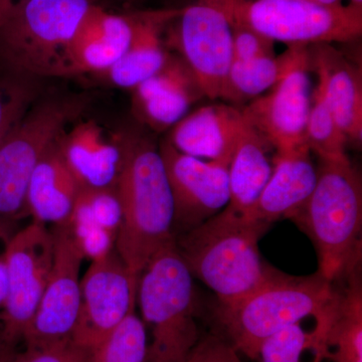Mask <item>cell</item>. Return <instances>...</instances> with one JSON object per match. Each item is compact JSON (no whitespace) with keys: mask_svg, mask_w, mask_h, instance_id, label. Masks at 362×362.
I'll list each match as a JSON object with an SVG mask.
<instances>
[{"mask_svg":"<svg viewBox=\"0 0 362 362\" xmlns=\"http://www.w3.org/2000/svg\"><path fill=\"white\" fill-rule=\"evenodd\" d=\"M310 65L293 69L267 94L252 100L240 110L247 123L276 153L307 146L305 132L311 108Z\"/></svg>","mask_w":362,"mask_h":362,"instance_id":"obj_14","label":"cell"},{"mask_svg":"<svg viewBox=\"0 0 362 362\" xmlns=\"http://www.w3.org/2000/svg\"><path fill=\"white\" fill-rule=\"evenodd\" d=\"M292 221L310 237L318 273L330 282L361 266V178L349 159L321 161L315 187Z\"/></svg>","mask_w":362,"mask_h":362,"instance_id":"obj_4","label":"cell"},{"mask_svg":"<svg viewBox=\"0 0 362 362\" xmlns=\"http://www.w3.org/2000/svg\"><path fill=\"white\" fill-rule=\"evenodd\" d=\"M347 141L349 140L340 129L322 90L317 86L305 132L307 147L310 151L315 152L321 161H344L349 159L345 151Z\"/></svg>","mask_w":362,"mask_h":362,"instance_id":"obj_28","label":"cell"},{"mask_svg":"<svg viewBox=\"0 0 362 362\" xmlns=\"http://www.w3.org/2000/svg\"><path fill=\"white\" fill-rule=\"evenodd\" d=\"M245 124L240 109L230 105H207L178 121L168 141L187 156L230 163Z\"/></svg>","mask_w":362,"mask_h":362,"instance_id":"obj_16","label":"cell"},{"mask_svg":"<svg viewBox=\"0 0 362 362\" xmlns=\"http://www.w3.org/2000/svg\"><path fill=\"white\" fill-rule=\"evenodd\" d=\"M138 276L116 249L90 262L81 278L80 311L71 337L78 346L92 351L135 311Z\"/></svg>","mask_w":362,"mask_h":362,"instance_id":"obj_11","label":"cell"},{"mask_svg":"<svg viewBox=\"0 0 362 362\" xmlns=\"http://www.w3.org/2000/svg\"><path fill=\"white\" fill-rule=\"evenodd\" d=\"M54 262L37 311L26 330V347L71 339L81 302V266L85 259L68 223L54 226Z\"/></svg>","mask_w":362,"mask_h":362,"instance_id":"obj_12","label":"cell"},{"mask_svg":"<svg viewBox=\"0 0 362 362\" xmlns=\"http://www.w3.org/2000/svg\"><path fill=\"white\" fill-rule=\"evenodd\" d=\"M361 267L347 274L346 285L338 290L337 304L325 333L331 362H362Z\"/></svg>","mask_w":362,"mask_h":362,"instance_id":"obj_25","label":"cell"},{"mask_svg":"<svg viewBox=\"0 0 362 362\" xmlns=\"http://www.w3.org/2000/svg\"><path fill=\"white\" fill-rule=\"evenodd\" d=\"M316 4L324 6H342V0H312Z\"/></svg>","mask_w":362,"mask_h":362,"instance_id":"obj_37","label":"cell"},{"mask_svg":"<svg viewBox=\"0 0 362 362\" xmlns=\"http://www.w3.org/2000/svg\"><path fill=\"white\" fill-rule=\"evenodd\" d=\"M178 11L165 8L133 13L134 30L129 47L115 65L100 75L116 87L130 90L156 75L170 57L163 33Z\"/></svg>","mask_w":362,"mask_h":362,"instance_id":"obj_20","label":"cell"},{"mask_svg":"<svg viewBox=\"0 0 362 362\" xmlns=\"http://www.w3.org/2000/svg\"><path fill=\"white\" fill-rule=\"evenodd\" d=\"M132 90L136 115L156 131L173 127L195 102L206 97L187 64L173 54L160 71Z\"/></svg>","mask_w":362,"mask_h":362,"instance_id":"obj_15","label":"cell"},{"mask_svg":"<svg viewBox=\"0 0 362 362\" xmlns=\"http://www.w3.org/2000/svg\"><path fill=\"white\" fill-rule=\"evenodd\" d=\"M308 63L309 47L301 45L289 47L279 56L271 54L247 61L233 59L223 78L218 98L235 108L245 107L271 90L293 69Z\"/></svg>","mask_w":362,"mask_h":362,"instance_id":"obj_23","label":"cell"},{"mask_svg":"<svg viewBox=\"0 0 362 362\" xmlns=\"http://www.w3.org/2000/svg\"><path fill=\"white\" fill-rule=\"evenodd\" d=\"M185 362H244L239 351L218 334L199 338Z\"/></svg>","mask_w":362,"mask_h":362,"instance_id":"obj_33","label":"cell"},{"mask_svg":"<svg viewBox=\"0 0 362 362\" xmlns=\"http://www.w3.org/2000/svg\"><path fill=\"white\" fill-rule=\"evenodd\" d=\"M308 147L276 153L273 171L247 216L271 226L280 218L292 220L315 187L317 169Z\"/></svg>","mask_w":362,"mask_h":362,"instance_id":"obj_19","label":"cell"},{"mask_svg":"<svg viewBox=\"0 0 362 362\" xmlns=\"http://www.w3.org/2000/svg\"><path fill=\"white\" fill-rule=\"evenodd\" d=\"M122 163L115 189L122 209L116 251L139 275L149 259L175 240V204L160 151L139 136L120 137Z\"/></svg>","mask_w":362,"mask_h":362,"instance_id":"obj_1","label":"cell"},{"mask_svg":"<svg viewBox=\"0 0 362 362\" xmlns=\"http://www.w3.org/2000/svg\"><path fill=\"white\" fill-rule=\"evenodd\" d=\"M134 30L133 13L116 14L90 4L78 25L70 49V74L108 71L129 47Z\"/></svg>","mask_w":362,"mask_h":362,"instance_id":"obj_17","label":"cell"},{"mask_svg":"<svg viewBox=\"0 0 362 362\" xmlns=\"http://www.w3.org/2000/svg\"><path fill=\"white\" fill-rule=\"evenodd\" d=\"M85 105L66 97L33 105L0 144V223L9 226L28 216L26 195L33 171Z\"/></svg>","mask_w":362,"mask_h":362,"instance_id":"obj_7","label":"cell"},{"mask_svg":"<svg viewBox=\"0 0 362 362\" xmlns=\"http://www.w3.org/2000/svg\"><path fill=\"white\" fill-rule=\"evenodd\" d=\"M232 1L192 0L166 28V45L178 52L211 100L220 97L232 63Z\"/></svg>","mask_w":362,"mask_h":362,"instance_id":"obj_9","label":"cell"},{"mask_svg":"<svg viewBox=\"0 0 362 362\" xmlns=\"http://www.w3.org/2000/svg\"><path fill=\"white\" fill-rule=\"evenodd\" d=\"M35 98L32 80L0 71V144L32 108Z\"/></svg>","mask_w":362,"mask_h":362,"instance_id":"obj_30","label":"cell"},{"mask_svg":"<svg viewBox=\"0 0 362 362\" xmlns=\"http://www.w3.org/2000/svg\"><path fill=\"white\" fill-rule=\"evenodd\" d=\"M21 1H23V0H0V13H4L9 7L20 4Z\"/></svg>","mask_w":362,"mask_h":362,"instance_id":"obj_36","label":"cell"},{"mask_svg":"<svg viewBox=\"0 0 362 362\" xmlns=\"http://www.w3.org/2000/svg\"><path fill=\"white\" fill-rule=\"evenodd\" d=\"M270 225L225 207L183 232L176 247L194 277L211 288L221 306L244 299L277 271L262 259L259 240Z\"/></svg>","mask_w":362,"mask_h":362,"instance_id":"obj_2","label":"cell"},{"mask_svg":"<svg viewBox=\"0 0 362 362\" xmlns=\"http://www.w3.org/2000/svg\"><path fill=\"white\" fill-rule=\"evenodd\" d=\"M11 237L8 235V226H4V223H0V238L8 240Z\"/></svg>","mask_w":362,"mask_h":362,"instance_id":"obj_38","label":"cell"},{"mask_svg":"<svg viewBox=\"0 0 362 362\" xmlns=\"http://www.w3.org/2000/svg\"><path fill=\"white\" fill-rule=\"evenodd\" d=\"M16 354L14 345L7 341L0 333V362H11Z\"/></svg>","mask_w":362,"mask_h":362,"instance_id":"obj_35","label":"cell"},{"mask_svg":"<svg viewBox=\"0 0 362 362\" xmlns=\"http://www.w3.org/2000/svg\"><path fill=\"white\" fill-rule=\"evenodd\" d=\"M90 351L71 339L39 347H26L11 362H89Z\"/></svg>","mask_w":362,"mask_h":362,"instance_id":"obj_32","label":"cell"},{"mask_svg":"<svg viewBox=\"0 0 362 362\" xmlns=\"http://www.w3.org/2000/svg\"><path fill=\"white\" fill-rule=\"evenodd\" d=\"M192 278L175 239L140 272L137 302L152 337L147 362H185L199 341Z\"/></svg>","mask_w":362,"mask_h":362,"instance_id":"obj_6","label":"cell"},{"mask_svg":"<svg viewBox=\"0 0 362 362\" xmlns=\"http://www.w3.org/2000/svg\"><path fill=\"white\" fill-rule=\"evenodd\" d=\"M175 204V226L183 232L223 211L230 201V163L181 153L168 141L160 146Z\"/></svg>","mask_w":362,"mask_h":362,"instance_id":"obj_13","label":"cell"},{"mask_svg":"<svg viewBox=\"0 0 362 362\" xmlns=\"http://www.w3.org/2000/svg\"><path fill=\"white\" fill-rule=\"evenodd\" d=\"M310 64L318 86L347 140L362 141L361 71L331 44L310 45Z\"/></svg>","mask_w":362,"mask_h":362,"instance_id":"obj_18","label":"cell"},{"mask_svg":"<svg viewBox=\"0 0 362 362\" xmlns=\"http://www.w3.org/2000/svg\"><path fill=\"white\" fill-rule=\"evenodd\" d=\"M122 209L115 187H82L68 225L73 233H110L118 235Z\"/></svg>","mask_w":362,"mask_h":362,"instance_id":"obj_27","label":"cell"},{"mask_svg":"<svg viewBox=\"0 0 362 362\" xmlns=\"http://www.w3.org/2000/svg\"><path fill=\"white\" fill-rule=\"evenodd\" d=\"M58 146L81 187H115L122 163L120 138L111 141L99 124L85 121L66 130Z\"/></svg>","mask_w":362,"mask_h":362,"instance_id":"obj_21","label":"cell"},{"mask_svg":"<svg viewBox=\"0 0 362 362\" xmlns=\"http://www.w3.org/2000/svg\"><path fill=\"white\" fill-rule=\"evenodd\" d=\"M90 0H23L0 13V71L16 78L66 77Z\"/></svg>","mask_w":362,"mask_h":362,"instance_id":"obj_5","label":"cell"},{"mask_svg":"<svg viewBox=\"0 0 362 362\" xmlns=\"http://www.w3.org/2000/svg\"><path fill=\"white\" fill-rule=\"evenodd\" d=\"M7 295V271L4 254L0 255V309L4 308Z\"/></svg>","mask_w":362,"mask_h":362,"instance_id":"obj_34","label":"cell"},{"mask_svg":"<svg viewBox=\"0 0 362 362\" xmlns=\"http://www.w3.org/2000/svg\"><path fill=\"white\" fill-rule=\"evenodd\" d=\"M233 21L289 47L346 42L362 33V8L312 0H233Z\"/></svg>","mask_w":362,"mask_h":362,"instance_id":"obj_8","label":"cell"},{"mask_svg":"<svg viewBox=\"0 0 362 362\" xmlns=\"http://www.w3.org/2000/svg\"><path fill=\"white\" fill-rule=\"evenodd\" d=\"M350 4L356 7H361L362 8V0H350Z\"/></svg>","mask_w":362,"mask_h":362,"instance_id":"obj_39","label":"cell"},{"mask_svg":"<svg viewBox=\"0 0 362 362\" xmlns=\"http://www.w3.org/2000/svg\"><path fill=\"white\" fill-rule=\"evenodd\" d=\"M146 326L132 312L90 352L89 362H147Z\"/></svg>","mask_w":362,"mask_h":362,"instance_id":"obj_29","label":"cell"},{"mask_svg":"<svg viewBox=\"0 0 362 362\" xmlns=\"http://www.w3.org/2000/svg\"><path fill=\"white\" fill-rule=\"evenodd\" d=\"M270 149L271 145L246 121L228 168V209L245 214L255 206L273 171Z\"/></svg>","mask_w":362,"mask_h":362,"instance_id":"obj_24","label":"cell"},{"mask_svg":"<svg viewBox=\"0 0 362 362\" xmlns=\"http://www.w3.org/2000/svg\"><path fill=\"white\" fill-rule=\"evenodd\" d=\"M274 44L273 40L250 26L232 20V61H247L275 54Z\"/></svg>","mask_w":362,"mask_h":362,"instance_id":"obj_31","label":"cell"},{"mask_svg":"<svg viewBox=\"0 0 362 362\" xmlns=\"http://www.w3.org/2000/svg\"><path fill=\"white\" fill-rule=\"evenodd\" d=\"M327 356L325 334L321 328L308 331L293 324L272 335L261 345L259 362H322Z\"/></svg>","mask_w":362,"mask_h":362,"instance_id":"obj_26","label":"cell"},{"mask_svg":"<svg viewBox=\"0 0 362 362\" xmlns=\"http://www.w3.org/2000/svg\"><path fill=\"white\" fill-rule=\"evenodd\" d=\"M7 295L2 308V337L11 344L23 339L51 275L54 237L33 221L9 238L4 249Z\"/></svg>","mask_w":362,"mask_h":362,"instance_id":"obj_10","label":"cell"},{"mask_svg":"<svg viewBox=\"0 0 362 362\" xmlns=\"http://www.w3.org/2000/svg\"><path fill=\"white\" fill-rule=\"evenodd\" d=\"M334 283L317 272L294 277L280 271L258 289L230 306H221L218 320L226 341L239 354L258 361L266 339L288 326L313 317L327 322L337 304Z\"/></svg>","mask_w":362,"mask_h":362,"instance_id":"obj_3","label":"cell"},{"mask_svg":"<svg viewBox=\"0 0 362 362\" xmlns=\"http://www.w3.org/2000/svg\"><path fill=\"white\" fill-rule=\"evenodd\" d=\"M58 141L33 171L26 195L28 216L45 226L68 223L82 188L62 156Z\"/></svg>","mask_w":362,"mask_h":362,"instance_id":"obj_22","label":"cell"}]
</instances>
